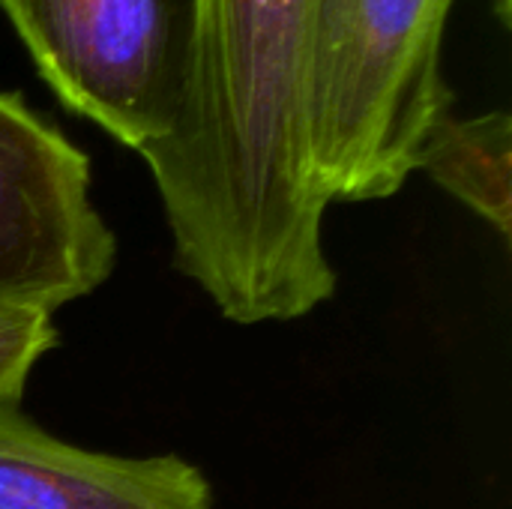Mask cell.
<instances>
[{
    "mask_svg": "<svg viewBox=\"0 0 512 509\" xmlns=\"http://www.w3.org/2000/svg\"><path fill=\"white\" fill-rule=\"evenodd\" d=\"M456 0H312L309 138L327 201H381L417 171L429 129L453 111L441 75ZM512 27V0H495Z\"/></svg>",
    "mask_w": 512,
    "mask_h": 509,
    "instance_id": "cell-2",
    "label": "cell"
},
{
    "mask_svg": "<svg viewBox=\"0 0 512 509\" xmlns=\"http://www.w3.org/2000/svg\"><path fill=\"white\" fill-rule=\"evenodd\" d=\"M0 509H213V489L180 456L84 450L0 405Z\"/></svg>",
    "mask_w": 512,
    "mask_h": 509,
    "instance_id": "cell-5",
    "label": "cell"
},
{
    "mask_svg": "<svg viewBox=\"0 0 512 509\" xmlns=\"http://www.w3.org/2000/svg\"><path fill=\"white\" fill-rule=\"evenodd\" d=\"M309 3L204 0L186 111L141 153L174 267L234 324L294 321L336 291L309 138Z\"/></svg>",
    "mask_w": 512,
    "mask_h": 509,
    "instance_id": "cell-1",
    "label": "cell"
},
{
    "mask_svg": "<svg viewBox=\"0 0 512 509\" xmlns=\"http://www.w3.org/2000/svg\"><path fill=\"white\" fill-rule=\"evenodd\" d=\"M60 105L138 156L180 123L204 36V0H0Z\"/></svg>",
    "mask_w": 512,
    "mask_h": 509,
    "instance_id": "cell-3",
    "label": "cell"
},
{
    "mask_svg": "<svg viewBox=\"0 0 512 509\" xmlns=\"http://www.w3.org/2000/svg\"><path fill=\"white\" fill-rule=\"evenodd\" d=\"M417 171L489 222L501 240L512 234V117L444 114L417 153Z\"/></svg>",
    "mask_w": 512,
    "mask_h": 509,
    "instance_id": "cell-6",
    "label": "cell"
},
{
    "mask_svg": "<svg viewBox=\"0 0 512 509\" xmlns=\"http://www.w3.org/2000/svg\"><path fill=\"white\" fill-rule=\"evenodd\" d=\"M57 342L51 312L0 309V405H21L36 363Z\"/></svg>",
    "mask_w": 512,
    "mask_h": 509,
    "instance_id": "cell-7",
    "label": "cell"
},
{
    "mask_svg": "<svg viewBox=\"0 0 512 509\" xmlns=\"http://www.w3.org/2000/svg\"><path fill=\"white\" fill-rule=\"evenodd\" d=\"M114 264L87 153L18 90H0V309L54 315L108 282Z\"/></svg>",
    "mask_w": 512,
    "mask_h": 509,
    "instance_id": "cell-4",
    "label": "cell"
}]
</instances>
